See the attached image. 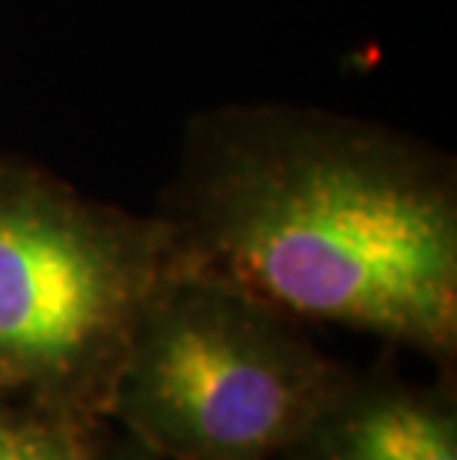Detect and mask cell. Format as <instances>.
<instances>
[{
  "mask_svg": "<svg viewBox=\"0 0 457 460\" xmlns=\"http://www.w3.org/2000/svg\"><path fill=\"white\" fill-rule=\"evenodd\" d=\"M279 460H457L454 393L351 375Z\"/></svg>",
  "mask_w": 457,
  "mask_h": 460,
  "instance_id": "cell-4",
  "label": "cell"
},
{
  "mask_svg": "<svg viewBox=\"0 0 457 460\" xmlns=\"http://www.w3.org/2000/svg\"><path fill=\"white\" fill-rule=\"evenodd\" d=\"M158 214L184 268L270 309L457 357V170L422 137L291 102L197 113Z\"/></svg>",
  "mask_w": 457,
  "mask_h": 460,
  "instance_id": "cell-1",
  "label": "cell"
},
{
  "mask_svg": "<svg viewBox=\"0 0 457 460\" xmlns=\"http://www.w3.org/2000/svg\"><path fill=\"white\" fill-rule=\"evenodd\" d=\"M351 375L300 321L181 264L134 332L107 422L167 460H279Z\"/></svg>",
  "mask_w": 457,
  "mask_h": 460,
  "instance_id": "cell-3",
  "label": "cell"
},
{
  "mask_svg": "<svg viewBox=\"0 0 457 460\" xmlns=\"http://www.w3.org/2000/svg\"><path fill=\"white\" fill-rule=\"evenodd\" d=\"M181 268L170 223L0 149V401L107 422L145 309Z\"/></svg>",
  "mask_w": 457,
  "mask_h": 460,
  "instance_id": "cell-2",
  "label": "cell"
},
{
  "mask_svg": "<svg viewBox=\"0 0 457 460\" xmlns=\"http://www.w3.org/2000/svg\"><path fill=\"white\" fill-rule=\"evenodd\" d=\"M101 425L0 401V460H90Z\"/></svg>",
  "mask_w": 457,
  "mask_h": 460,
  "instance_id": "cell-5",
  "label": "cell"
},
{
  "mask_svg": "<svg viewBox=\"0 0 457 460\" xmlns=\"http://www.w3.org/2000/svg\"><path fill=\"white\" fill-rule=\"evenodd\" d=\"M90 460H167V457H161L149 446L137 443L131 434H125L116 425L104 422L99 430V439L92 446Z\"/></svg>",
  "mask_w": 457,
  "mask_h": 460,
  "instance_id": "cell-6",
  "label": "cell"
}]
</instances>
